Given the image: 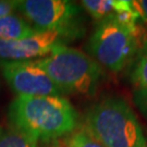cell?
<instances>
[{"mask_svg":"<svg viewBox=\"0 0 147 147\" xmlns=\"http://www.w3.org/2000/svg\"><path fill=\"white\" fill-rule=\"evenodd\" d=\"M8 116L11 126L37 142L68 136L78 125V112L63 96H16Z\"/></svg>","mask_w":147,"mask_h":147,"instance_id":"obj_1","label":"cell"},{"mask_svg":"<svg viewBox=\"0 0 147 147\" xmlns=\"http://www.w3.org/2000/svg\"><path fill=\"white\" fill-rule=\"evenodd\" d=\"M84 131L105 147H145L147 138L134 110L118 96H108L89 108Z\"/></svg>","mask_w":147,"mask_h":147,"instance_id":"obj_2","label":"cell"},{"mask_svg":"<svg viewBox=\"0 0 147 147\" xmlns=\"http://www.w3.org/2000/svg\"><path fill=\"white\" fill-rule=\"evenodd\" d=\"M38 62L62 95L93 96L102 76L101 67L90 56L67 45Z\"/></svg>","mask_w":147,"mask_h":147,"instance_id":"obj_3","label":"cell"},{"mask_svg":"<svg viewBox=\"0 0 147 147\" xmlns=\"http://www.w3.org/2000/svg\"><path fill=\"white\" fill-rule=\"evenodd\" d=\"M143 35H137L113 19L98 22L89 37L87 49L100 67L120 72L140 48Z\"/></svg>","mask_w":147,"mask_h":147,"instance_id":"obj_4","label":"cell"},{"mask_svg":"<svg viewBox=\"0 0 147 147\" xmlns=\"http://www.w3.org/2000/svg\"><path fill=\"white\" fill-rule=\"evenodd\" d=\"M18 11L37 31L60 33L73 40L82 33L81 9L68 0H16Z\"/></svg>","mask_w":147,"mask_h":147,"instance_id":"obj_5","label":"cell"},{"mask_svg":"<svg viewBox=\"0 0 147 147\" xmlns=\"http://www.w3.org/2000/svg\"><path fill=\"white\" fill-rule=\"evenodd\" d=\"M0 71L16 96H63L37 60L2 61Z\"/></svg>","mask_w":147,"mask_h":147,"instance_id":"obj_6","label":"cell"},{"mask_svg":"<svg viewBox=\"0 0 147 147\" xmlns=\"http://www.w3.org/2000/svg\"><path fill=\"white\" fill-rule=\"evenodd\" d=\"M71 42L68 37L48 31H36L31 36L12 42H0V60L24 61L46 57Z\"/></svg>","mask_w":147,"mask_h":147,"instance_id":"obj_7","label":"cell"},{"mask_svg":"<svg viewBox=\"0 0 147 147\" xmlns=\"http://www.w3.org/2000/svg\"><path fill=\"white\" fill-rule=\"evenodd\" d=\"M81 7L93 19L98 22L110 19L119 12L130 9V1L126 0H83Z\"/></svg>","mask_w":147,"mask_h":147,"instance_id":"obj_8","label":"cell"},{"mask_svg":"<svg viewBox=\"0 0 147 147\" xmlns=\"http://www.w3.org/2000/svg\"><path fill=\"white\" fill-rule=\"evenodd\" d=\"M35 30L31 24L16 13L0 19V42H12L31 36Z\"/></svg>","mask_w":147,"mask_h":147,"instance_id":"obj_9","label":"cell"},{"mask_svg":"<svg viewBox=\"0 0 147 147\" xmlns=\"http://www.w3.org/2000/svg\"><path fill=\"white\" fill-rule=\"evenodd\" d=\"M36 140L13 126L0 127V147H37Z\"/></svg>","mask_w":147,"mask_h":147,"instance_id":"obj_10","label":"cell"},{"mask_svg":"<svg viewBox=\"0 0 147 147\" xmlns=\"http://www.w3.org/2000/svg\"><path fill=\"white\" fill-rule=\"evenodd\" d=\"M132 83L135 89H147V40L143 46L141 56L132 72Z\"/></svg>","mask_w":147,"mask_h":147,"instance_id":"obj_11","label":"cell"},{"mask_svg":"<svg viewBox=\"0 0 147 147\" xmlns=\"http://www.w3.org/2000/svg\"><path fill=\"white\" fill-rule=\"evenodd\" d=\"M65 147H105L89 135L86 131L75 130L64 140Z\"/></svg>","mask_w":147,"mask_h":147,"instance_id":"obj_12","label":"cell"},{"mask_svg":"<svg viewBox=\"0 0 147 147\" xmlns=\"http://www.w3.org/2000/svg\"><path fill=\"white\" fill-rule=\"evenodd\" d=\"M131 8L136 13L140 21L147 22V0H135L130 1Z\"/></svg>","mask_w":147,"mask_h":147,"instance_id":"obj_13","label":"cell"},{"mask_svg":"<svg viewBox=\"0 0 147 147\" xmlns=\"http://www.w3.org/2000/svg\"><path fill=\"white\" fill-rule=\"evenodd\" d=\"M18 11L16 0H0V19Z\"/></svg>","mask_w":147,"mask_h":147,"instance_id":"obj_14","label":"cell"},{"mask_svg":"<svg viewBox=\"0 0 147 147\" xmlns=\"http://www.w3.org/2000/svg\"><path fill=\"white\" fill-rule=\"evenodd\" d=\"M134 99H135V102H136L137 107H138L143 113L147 117V89L146 90L135 89Z\"/></svg>","mask_w":147,"mask_h":147,"instance_id":"obj_15","label":"cell"},{"mask_svg":"<svg viewBox=\"0 0 147 147\" xmlns=\"http://www.w3.org/2000/svg\"><path fill=\"white\" fill-rule=\"evenodd\" d=\"M48 147H65V146L59 145V144H53V145H50V146H48Z\"/></svg>","mask_w":147,"mask_h":147,"instance_id":"obj_16","label":"cell"},{"mask_svg":"<svg viewBox=\"0 0 147 147\" xmlns=\"http://www.w3.org/2000/svg\"><path fill=\"white\" fill-rule=\"evenodd\" d=\"M145 147H147V143H146V146H145Z\"/></svg>","mask_w":147,"mask_h":147,"instance_id":"obj_17","label":"cell"}]
</instances>
